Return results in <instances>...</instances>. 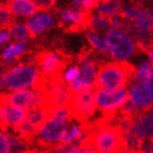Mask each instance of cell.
<instances>
[{
    "mask_svg": "<svg viewBox=\"0 0 153 153\" xmlns=\"http://www.w3.org/2000/svg\"><path fill=\"white\" fill-rule=\"evenodd\" d=\"M3 76L9 92L38 88L43 85L45 80L37 66L29 62L13 65L3 72Z\"/></svg>",
    "mask_w": 153,
    "mask_h": 153,
    "instance_id": "1",
    "label": "cell"
},
{
    "mask_svg": "<svg viewBox=\"0 0 153 153\" xmlns=\"http://www.w3.org/2000/svg\"><path fill=\"white\" fill-rule=\"evenodd\" d=\"M132 67L126 62L111 61L99 68L96 88L106 90L123 89L130 83Z\"/></svg>",
    "mask_w": 153,
    "mask_h": 153,
    "instance_id": "2",
    "label": "cell"
},
{
    "mask_svg": "<svg viewBox=\"0 0 153 153\" xmlns=\"http://www.w3.org/2000/svg\"><path fill=\"white\" fill-rule=\"evenodd\" d=\"M108 56L117 62H126L134 57L139 49L136 39L126 30H109L105 34Z\"/></svg>",
    "mask_w": 153,
    "mask_h": 153,
    "instance_id": "3",
    "label": "cell"
},
{
    "mask_svg": "<svg viewBox=\"0 0 153 153\" xmlns=\"http://www.w3.org/2000/svg\"><path fill=\"white\" fill-rule=\"evenodd\" d=\"M88 141L100 153H118L123 148L121 131L112 124H100L89 130Z\"/></svg>",
    "mask_w": 153,
    "mask_h": 153,
    "instance_id": "4",
    "label": "cell"
},
{
    "mask_svg": "<svg viewBox=\"0 0 153 153\" xmlns=\"http://www.w3.org/2000/svg\"><path fill=\"white\" fill-rule=\"evenodd\" d=\"M0 101L25 111L46 105V92L43 86L12 91L0 94Z\"/></svg>",
    "mask_w": 153,
    "mask_h": 153,
    "instance_id": "5",
    "label": "cell"
},
{
    "mask_svg": "<svg viewBox=\"0 0 153 153\" xmlns=\"http://www.w3.org/2000/svg\"><path fill=\"white\" fill-rule=\"evenodd\" d=\"M129 96L126 88L117 90L95 89V102L97 109L106 116H113L126 104Z\"/></svg>",
    "mask_w": 153,
    "mask_h": 153,
    "instance_id": "6",
    "label": "cell"
},
{
    "mask_svg": "<svg viewBox=\"0 0 153 153\" xmlns=\"http://www.w3.org/2000/svg\"><path fill=\"white\" fill-rule=\"evenodd\" d=\"M42 86L46 92V106L49 108V111L57 106L70 105L74 93L71 92L70 88L61 80L60 76L45 79Z\"/></svg>",
    "mask_w": 153,
    "mask_h": 153,
    "instance_id": "7",
    "label": "cell"
},
{
    "mask_svg": "<svg viewBox=\"0 0 153 153\" xmlns=\"http://www.w3.org/2000/svg\"><path fill=\"white\" fill-rule=\"evenodd\" d=\"M69 124V120L49 115L36 134L37 140L44 146H59Z\"/></svg>",
    "mask_w": 153,
    "mask_h": 153,
    "instance_id": "8",
    "label": "cell"
},
{
    "mask_svg": "<svg viewBox=\"0 0 153 153\" xmlns=\"http://www.w3.org/2000/svg\"><path fill=\"white\" fill-rule=\"evenodd\" d=\"M70 108L72 111L74 118L84 123L95 115L97 106L95 102V90H89L74 94L71 100Z\"/></svg>",
    "mask_w": 153,
    "mask_h": 153,
    "instance_id": "9",
    "label": "cell"
},
{
    "mask_svg": "<svg viewBox=\"0 0 153 153\" xmlns=\"http://www.w3.org/2000/svg\"><path fill=\"white\" fill-rule=\"evenodd\" d=\"M49 117V108L47 106H39L26 111V117L16 131L24 140H29L37 134L41 126Z\"/></svg>",
    "mask_w": 153,
    "mask_h": 153,
    "instance_id": "10",
    "label": "cell"
},
{
    "mask_svg": "<svg viewBox=\"0 0 153 153\" xmlns=\"http://www.w3.org/2000/svg\"><path fill=\"white\" fill-rule=\"evenodd\" d=\"M36 65L39 72L45 79H53L60 76L66 60L62 55L57 51H43L38 55Z\"/></svg>",
    "mask_w": 153,
    "mask_h": 153,
    "instance_id": "11",
    "label": "cell"
},
{
    "mask_svg": "<svg viewBox=\"0 0 153 153\" xmlns=\"http://www.w3.org/2000/svg\"><path fill=\"white\" fill-rule=\"evenodd\" d=\"M127 90L129 101L140 111H147L153 107V78L144 83L131 81Z\"/></svg>",
    "mask_w": 153,
    "mask_h": 153,
    "instance_id": "12",
    "label": "cell"
},
{
    "mask_svg": "<svg viewBox=\"0 0 153 153\" xmlns=\"http://www.w3.org/2000/svg\"><path fill=\"white\" fill-rule=\"evenodd\" d=\"M57 19L54 13L48 10H38L33 16H31L27 21V27L33 37L41 36L56 25Z\"/></svg>",
    "mask_w": 153,
    "mask_h": 153,
    "instance_id": "13",
    "label": "cell"
},
{
    "mask_svg": "<svg viewBox=\"0 0 153 153\" xmlns=\"http://www.w3.org/2000/svg\"><path fill=\"white\" fill-rule=\"evenodd\" d=\"M57 18L61 25L70 30H79L85 27L89 14L82 10L72 8H64L57 12Z\"/></svg>",
    "mask_w": 153,
    "mask_h": 153,
    "instance_id": "14",
    "label": "cell"
},
{
    "mask_svg": "<svg viewBox=\"0 0 153 153\" xmlns=\"http://www.w3.org/2000/svg\"><path fill=\"white\" fill-rule=\"evenodd\" d=\"M1 104V127L16 129L26 117V111L0 101Z\"/></svg>",
    "mask_w": 153,
    "mask_h": 153,
    "instance_id": "15",
    "label": "cell"
},
{
    "mask_svg": "<svg viewBox=\"0 0 153 153\" xmlns=\"http://www.w3.org/2000/svg\"><path fill=\"white\" fill-rule=\"evenodd\" d=\"M88 136H89V130H86L84 125H82L81 123L69 124L62 137L60 147H81L86 141Z\"/></svg>",
    "mask_w": 153,
    "mask_h": 153,
    "instance_id": "16",
    "label": "cell"
},
{
    "mask_svg": "<svg viewBox=\"0 0 153 153\" xmlns=\"http://www.w3.org/2000/svg\"><path fill=\"white\" fill-rule=\"evenodd\" d=\"M131 128L142 140L153 138V109L142 111L137 117H134Z\"/></svg>",
    "mask_w": 153,
    "mask_h": 153,
    "instance_id": "17",
    "label": "cell"
},
{
    "mask_svg": "<svg viewBox=\"0 0 153 153\" xmlns=\"http://www.w3.org/2000/svg\"><path fill=\"white\" fill-rule=\"evenodd\" d=\"M80 68V76L85 80L90 85L96 88V78L99 72V67L94 58L90 54H83L78 60Z\"/></svg>",
    "mask_w": 153,
    "mask_h": 153,
    "instance_id": "18",
    "label": "cell"
},
{
    "mask_svg": "<svg viewBox=\"0 0 153 153\" xmlns=\"http://www.w3.org/2000/svg\"><path fill=\"white\" fill-rule=\"evenodd\" d=\"M7 6L16 19H27L38 11L37 6L33 0H8Z\"/></svg>",
    "mask_w": 153,
    "mask_h": 153,
    "instance_id": "19",
    "label": "cell"
},
{
    "mask_svg": "<svg viewBox=\"0 0 153 153\" xmlns=\"http://www.w3.org/2000/svg\"><path fill=\"white\" fill-rule=\"evenodd\" d=\"M27 51V45L24 42H11L2 47L0 51V61L3 65L13 64L20 57H22Z\"/></svg>",
    "mask_w": 153,
    "mask_h": 153,
    "instance_id": "20",
    "label": "cell"
},
{
    "mask_svg": "<svg viewBox=\"0 0 153 153\" xmlns=\"http://www.w3.org/2000/svg\"><path fill=\"white\" fill-rule=\"evenodd\" d=\"M124 4L120 0H97L94 11L106 18H113L116 16H121Z\"/></svg>",
    "mask_w": 153,
    "mask_h": 153,
    "instance_id": "21",
    "label": "cell"
},
{
    "mask_svg": "<svg viewBox=\"0 0 153 153\" xmlns=\"http://www.w3.org/2000/svg\"><path fill=\"white\" fill-rule=\"evenodd\" d=\"M153 78V65L149 60L141 61L134 68H132L131 81L144 83L150 81Z\"/></svg>",
    "mask_w": 153,
    "mask_h": 153,
    "instance_id": "22",
    "label": "cell"
},
{
    "mask_svg": "<svg viewBox=\"0 0 153 153\" xmlns=\"http://www.w3.org/2000/svg\"><path fill=\"white\" fill-rule=\"evenodd\" d=\"M86 27L89 29V31H92V32L99 33V34H102V33L106 34L111 30L109 19L106 16H101V14H97V13L89 14Z\"/></svg>",
    "mask_w": 153,
    "mask_h": 153,
    "instance_id": "23",
    "label": "cell"
},
{
    "mask_svg": "<svg viewBox=\"0 0 153 153\" xmlns=\"http://www.w3.org/2000/svg\"><path fill=\"white\" fill-rule=\"evenodd\" d=\"M138 31L146 33H152L153 31V11L149 9H142L139 16L131 22Z\"/></svg>",
    "mask_w": 153,
    "mask_h": 153,
    "instance_id": "24",
    "label": "cell"
},
{
    "mask_svg": "<svg viewBox=\"0 0 153 153\" xmlns=\"http://www.w3.org/2000/svg\"><path fill=\"white\" fill-rule=\"evenodd\" d=\"M9 31L10 34H11V38L14 42H24V43H26L30 38L32 37L29 27H27V24H26V22H23V21H14L10 25Z\"/></svg>",
    "mask_w": 153,
    "mask_h": 153,
    "instance_id": "25",
    "label": "cell"
},
{
    "mask_svg": "<svg viewBox=\"0 0 153 153\" xmlns=\"http://www.w3.org/2000/svg\"><path fill=\"white\" fill-rule=\"evenodd\" d=\"M86 39L93 51L100 53L101 55H104V56H108V48L106 44L105 36H103L102 34H99V33L89 31L86 33Z\"/></svg>",
    "mask_w": 153,
    "mask_h": 153,
    "instance_id": "26",
    "label": "cell"
},
{
    "mask_svg": "<svg viewBox=\"0 0 153 153\" xmlns=\"http://www.w3.org/2000/svg\"><path fill=\"white\" fill-rule=\"evenodd\" d=\"M121 138H123V148L132 150L134 152H137L141 142H142V139H140L134 134L131 126L121 130Z\"/></svg>",
    "mask_w": 153,
    "mask_h": 153,
    "instance_id": "27",
    "label": "cell"
},
{
    "mask_svg": "<svg viewBox=\"0 0 153 153\" xmlns=\"http://www.w3.org/2000/svg\"><path fill=\"white\" fill-rule=\"evenodd\" d=\"M142 9H143V7L141 6L140 3L136 2V1H131V2L124 4V8L121 11V16L127 22H134V19L142 11Z\"/></svg>",
    "mask_w": 153,
    "mask_h": 153,
    "instance_id": "28",
    "label": "cell"
},
{
    "mask_svg": "<svg viewBox=\"0 0 153 153\" xmlns=\"http://www.w3.org/2000/svg\"><path fill=\"white\" fill-rule=\"evenodd\" d=\"M79 76H80V68L76 64L66 65L60 74L61 80H62L67 85H69L70 83L76 81Z\"/></svg>",
    "mask_w": 153,
    "mask_h": 153,
    "instance_id": "29",
    "label": "cell"
},
{
    "mask_svg": "<svg viewBox=\"0 0 153 153\" xmlns=\"http://www.w3.org/2000/svg\"><path fill=\"white\" fill-rule=\"evenodd\" d=\"M14 22V16L7 4H0V29H9Z\"/></svg>",
    "mask_w": 153,
    "mask_h": 153,
    "instance_id": "30",
    "label": "cell"
},
{
    "mask_svg": "<svg viewBox=\"0 0 153 153\" xmlns=\"http://www.w3.org/2000/svg\"><path fill=\"white\" fill-rule=\"evenodd\" d=\"M0 153H11V138L6 128L0 126Z\"/></svg>",
    "mask_w": 153,
    "mask_h": 153,
    "instance_id": "31",
    "label": "cell"
},
{
    "mask_svg": "<svg viewBox=\"0 0 153 153\" xmlns=\"http://www.w3.org/2000/svg\"><path fill=\"white\" fill-rule=\"evenodd\" d=\"M11 153H24V148H25V140L19 134H11Z\"/></svg>",
    "mask_w": 153,
    "mask_h": 153,
    "instance_id": "32",
    "label": "cell"
},
{
    "mask_svg": "<svg viewBox=\"0 0 153 153\" xmlns=\"http://www.w3.org/2000/svg\"><path fill=\"white\" fill-rule=\"evenodd\" d=\"M120 112H121V114L125 115V116H127V117L134 119V118L137 117L138 115L140 114L142 111H140L137 106L134 105V103L128 100L127 102H126V104L123 106V108L120 109Z\"/></svg>",
    "mask_w": 153,
    "mask_h": 153,
    "instance_id": "33",
    "label": "cell"
},
{
    "mask_svg": "<svg viewBox=\"0 0 153 153\" xmlns=\"http://www.w3.org/2000/svg\"><path fill=\"white\" fill-rule=\"evenodd\" d=\"M96 2L97 0H72V7L82 10L84 12H90L95 8Z\"/></svg>",
    "mask_w": 153,
    "mask_h": 153,
    "instance_id": "34",
    "label": "cell"
},
{
    "mask_svg": "<svg viewBox=\"0 0 153 153\" xmlns=\"http://www.w3.org/2000/svg\"><path fill=\"white\" fill-rule=\"evenodd\" d=\"M127 21L123 18L121 16H113L109 19V26L111 30H124Z\"/></svg>",
    "mask_w": 153,
    "mask_h": 153,
    "instance_id": "35",
    "label": "cell"
},
{
    "mask_svg": "<svg viewBox=\"0 0 153 153\" xmlns=\"http://www.w3.org/2000/svg\"><path fill=\"white\" fill-rule=\"evenodd\" d=\"M137 153H153V138L142 140Z\"/></svg>",
    "mask_w": 153,
    "mask_h": 153,
    "instance_id": "36",
    "label": "cell"
},
{
    "mask_svg": "<svg viewBox=\"0 0 153 153\" xmlns=\"http://www.w3.org/2000/svg\"><path fill=\"white\" fill-rule=\"evenodd\" d=\"M11 38L9 29H0V47H4L7 44H9Z\"/></svg>",
    "mask_w": 153,
    "mask_h": 153,
    "instance_id": "37",
    "label": "cell"
},
{
    "mask_svg": "<svg viewBox=\"0 0 153 153\" xmlns=\"http://www.w3.org/2000/svg\"><path fill=\"white\" fill-rule=\"evenodd\" d=\"M38 9L41 10H49L53 8L56 2V0H33Z\"/></svg>",
    "mask_w": 153,
    "mask_h": 153,
    "instance_id": "38",
    "label": "cell"
},
{
    "mask_svg": "<svg viewBox=\"0 0 153 153\" xmlns=\"http://www.w3.org/2000/svg\"><path fill=\"white\" fill-rule=\"evenodd\" d=\"M80 148H81V153H100L99 151L96 150L95 148L93 147L92 144L88 141V139H86L85 142H84Z\"/></svg>",
    "mask_w": 153,
    "mask_h": 153,
    "instance_id": "39",
    "label": "cell"
},
{
    "mask_svg": "<svg viewBox=\"0 0 153 153\" xmlns=\"http://www.w3.org/2000/svg\"><path fill=\"white\" fill-rule=\"evenodd\" d=\"M64 153H81V148H80V147H68V148H65Z\"/></svg>",
    "mask_w": 153,
    "mask_h": 153,
    "instance_id": "40",
    "label": "cell"
},
{
    "mask_svg": "<svg viewBox=\"0 0 153 153\" xmlns=\"http://www.w3.org/2000/svg\"><path fill=\"white\" fill-rule=\"evenodd\" d=\"M6 90V82H4V76L3 74H0V92Z\"/></svg>",
    "mask_w": 153,
    "mask_h": 153,
    "instance_id": "41",
    "label": "cell"
},
{
    "mask_svg": "<svg viewBox=\"0 0 153 153\" xmlns=\"http://www.w3.org/2000/svg\"><path fill=\"white\" fill-rule=\"evenodd\" d=\"M147 53H148V60L153 65V45L151 46V48L147 51Z\"/></svg>",
    "mask_w": 153,
    "mask_h": 153,
    "instance_id": "42",
    "label": "cell"
},
{
    "mask_svg": "<svg viewBox=\"0 0 153 153\" xmlns=\"http://www.w3.org/2000/svg\"><path fill=\"white\" fill-rule=\"evenodd\" d=\"M118 153H137V152H134V151H132V150H129V149H126V148H121V150Z\"/></svg>",
    "mask_w": 153,
    "mask_h": 153,
    "instance_id": "43",
    "label": "cell"
},
{
    "mask_svg": "<svg viewBox=\"0 0 153 153\" xmlns=\"http://www.w3.org/2000/svg\"><path fill=\"white\" fill-rule=\"evenodd\" d=\"M134 1H136V2H138V3H140L141 6H142V4H144V3L150 2L151 0H134Z\"/></svg>",
    "mask_w": 153,
    "mask_h": 153,
    "instance_id": "44",
    "label": "cell"
},
{
    "mask_svg": "<svg viewBox=\"0 0 153 153\" xmlns=\"http://www.w3.org/2000/svg\"><path fill=\"white\" fill-rule=\"evenodd\" d=\"M24 153H35V152H24Z\"/></svg>",
    "mask_w": 153,
    "mask_h": 153,
    "instance_id": "45",
    "label": "cell"
},
{
    "mask_svg": "<svg viewBox=\"0 0 153 153\" xmlns=\"http://www.w3.org/2000/svg\"><path fill=\"white\" fill-rule=\"evenodd\" d=\"M0 1H1V0H0Z\"/></svg>",
    "mask_w": 153,
    "mask_h": 153,
    "instance_id": "46",
    "label": "cell"
},
{
    "mask_svg": "<svg viewBox=\"0 0 153 153\" xmlns=\"http://www.w3.org/2000/svg\"><path fill=\"white\" fill-rule=\"evenodd\" d=\"M120 1H121V0H120Z\"/></svg>",
    "mask_w": 153,
    "mask_h": 153,
    "instance_id": "47",
    "label": "cell"
}]
</instances>
